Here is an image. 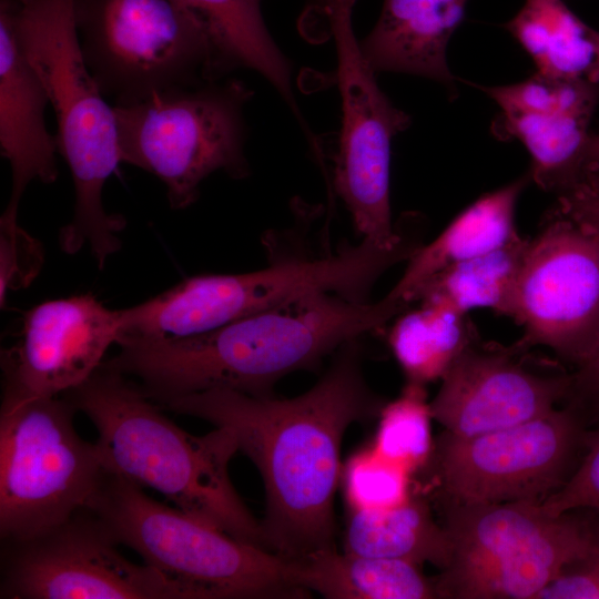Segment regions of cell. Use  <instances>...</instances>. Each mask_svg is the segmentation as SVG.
<instances>
[{
	"mask_svg": "<svg viewBox=\"0 0 599 599\" xmlns=\"http://www.w3.org/2000/svg\"><path fill=\"white\" fill-rule=\"evenodd\" d=\"M322 378L277 399L231 389L166 398L163 409L229 428L265 487L267 550L288 560L334 549V495L347 428L378 417L385 402L366 383L358 338L344 344Z\"/></svg>",
	"mask_w": 599,
	"mask_h": 599,
	"instance_id": "1",
	"label": "cell"
},
{
	"mask_svg": "<svg viewBox=\"0 0 599 599\" xmlns=\"http://www.w3.org/2000/svg\"><path fill=\"white\" fill-rule=\"evenodd\" d=\"M398 312L386 296L355 302L315 292L200 335L121 337L119 353L103 364L136 379L155 403L209 389L272 396L278 379L317 367L326 355L385 326Z\"/></svg>",
	"mask_w": 599,
	"mask_h": 599,
	"instance_id": "2",
	"label": "cell"
},
{
	"mask_svg": "<svg viewBox=\"0 0 599 599\" xmlns=\"http://www.w3.org/2000/svg\"><path fill=\"white\" fill-rule=\"evenodd\" d=\"M62 395L94 425L108 473L151 488L187 515L267 550L261 521L231 481L229 465L238 445L229 428L215 427L203 436L185 432L138 383L103 363Z\"/></svg>",
	"mask_w": 599,
	"mask_h": 599,
	"instance_id": "3",
	"label": "cell"
},
{
	"mask_svg": "<svg viewBox=\"0 0 599 599\" xmlns=\"http://www.w3.org/2000/svg\"><path fill=\"white\" fill-rule=\"evenodd\" d=\"M18 41L39 74L55 121L58 153L68 164L74 186L71 221L59 232L68 254L89 246L102 268L121 248L125 219L103 205V187L122 162L113 105H109L79 42L73 0H4Z\"/></svg>",
	"mask_w": 599,
	"mask_h": 599,
	"instance_id": "4",
	"label": "cell"
},
{
	"mask_svg": "<svg viewBox=\"0 0 599 599\" xmlns=\"http://www.w3.org/2000/svg\"><path fill=\"white\" fill-rule=\"evenodd\" d=\"M119 545L185 589L192 599H300L309 593L291 561L238 540L105 474L88 506Z\"/></svg>",
	"mask_w": 599,
	"mask_h": 599,
	"instance_id": "5",
	"label": "cell"
},
{
	"mask_svg": "<svg viewBox=\"0 0 599 599\" xmlns=\"http://www.w3.org/2000/svg\"><path fill=\"white\" fill-rule=\"evenodd\" d=\"M586 512L551 515L535 501H445L451 557L434 578L438 598L537 599L595 542L599 521Z\"/></svg>",
	"mask_w": 599,
	"mask_h": 599,
	"instance_id": "6",
	"label": "cell"
},
{
	"mask_svg": "<svg viewBox=\"0 0 599 599\" xmlns=\"http://www.w3.org/2000/svg\"><path fill=\"white\" fill-rule=\"evenodd\" d=\"M252 97L244 82L220 79L113 105L121 161L155 175L173 210L186 209L212 173L248 175L244 111Z\"/></svg>",
	"mask_w": 599,
	"mask_h": 599,
	"instance_id": "7",
	"label": "cell"
},
{
	"mask_svg": "<svg viewBox=\"0 0 599 599\" xmlns=\"http://www.w3.org/2000/svg\"><path fill=\"white\" fill-rule=\"evenodd\" d=\"M73 10L84 62L113 105L220 80L205 24L172 0H73Z\"/></svg>",
	"mask_w": 599,
	"mask_h": 599,
	"instance_id": "8",
	"label": "cell"
},
{
	"mask_svg": "<svg viewBox=\"0 0 599 599\" xmlns=\"http://www.w3.org/2000/svg\"><path fill=\"white\" fill-rule=\"evenodd\" d=\"M64 396L2 399L0 537L32 538L88 506L106 469Z\"/></svg>",
	"mask_w": 599,
	"mask_h": 599,
	"instance_id": "9",
	"label": "cell"
},
{
	"mask_svg": "<svg viewBox=\"0 0 599 599\" xmlns=\"http://www.w3.org/2000/svg\"><path fill=\"white\" fill-rule=\"evenodd\" d=\"M356 1L324 0L342 102L333 185L363 240L389 248L400 243L407 227V221L403 225L392 221V141L409 126L410 118L390 102L362 53L353 26Z\"/></svg>",
	"mask_w": 599,
	"mask_h": 599,
	"instance_id": "10",
	"label": "cell"
},
{
	"mask_svg": "<svg viewBox=\"0 0 599 599\" xmlns=\"http://www.w3.org/2000/svg\"><path fill=\"white\" fill-rule=\"evenodd\" d=\"M590 426L571 406L507 428L460 437L446 430L432 456L445 501L544 502L570 478Z\"/></svg>",
	"mask_w": 599,
	"mask_h": 599,
	"instance_id": "11",
	"label": "cell"
},
{
	"mask_svg": "<svg viewBox=\"0 0 599 599\" xmlns=\"http://www.w3.org/2000/svg\"><path fill=\"white\" fill-rule=\"evenodd\" d=\"M2 545L1 599H192L160 571L123 556L88 507L32 538Z\"/></svg>",
	"mask_w": 599,
	"mask_h": 599,
	"instance_id": "12",
	"label": "cell"
},
{
	"mask_svg": "<svg viewBox=\"0 0 599 599\" xmlns=\"http://www.w3.org/2000/svg\"><path fill=\"white\" fill-rule=\"evenodd\" d=\"M526 348L546 346L577 367L599 335V226L559 210L529 240L511 317Z\"/></svg>",
	"mask_w": 599,
	"mask_h": 599,
	"instance_id": "13",
	"label": "cell"
},
{
	"mask_svg": "<svg viewBox=\"0 0 599 599\" xmlns=\"http://www.w3.org/2000/svg\"><path fill=\"white\" fill-rule=\"evenodd\" d=\"M348 277L347 264L337 254L287 260L243 274L193 276L120 309V338L200 335L311 293H339Z\"/></svg>",
	"mask_w": 599,
	"mask_h": 599,
	"instance_id": "14",
	"label": "cell"
},
{
	"mask_svg": "<svg viewBox=\"0 0 599 599\" xmlns=\"http://www.w3.org/2000/svg\"><path fill=\"white\" fill-rule=\"evenodd\" d=\"M517 342L474 341L444 375L430 402L446 432L476 436L544 416L562 404L570 373Z\"/></svg>",
	"mask_w": 599,
	"mask_h": 599,
	"instance_id": "15",
	"label": "cell"
},
{
	"mask_svg": "<svg viewBox=\"0 0 599 599\" xmlns=\"http://www.w3.org/2000/svg\"><path fill=\"white\" fill-rule=\"evenodd\" d=\"M121 332L120 309L90 294L34 306L18 343L1 353L2 399L51 397L78 387L102 365Z\"/></svg>",
	"mask_w": 599,
	"mask_h": 599,
	"instance_id": "16",
	"label": "cell"
},
{
	"mask_svg": "<svg viewBox=\"0 0 599 599\" xmlns=\"http://www.w3.org/2000/svg\"><path fill=\"white\" fill-rule=\"evenodd\" d=\"M48 92L23 52L8 3L0 0V150L11 169V192L1 220L18 221L20 201L33 181L59 174L55 136L44 121Z\"/></svg>",
	"mask_w": 599,
	"mask_h": 599,
	"instance_id": "17",
	"label": "cell"
},
{
	"mask_svg": "<svg viewBox=\"0 0 599 599\" xmlns=\"http://www.w3.org/2000/svg\"><path fill=\"white\" fill-rule=\"evenodd\" d=\"M468 0H384L378 20L359 41L377 72L419 75L455 91L447 62L448 43L460 26Z\"/></svg>",
	"mask_w": 599,
	"mask_h": 599,
	"instance_id": "18",
	"label": "cell"
},
{
	"mask_svg": "<svg viewBox=\"0 0 599 599\" xmlns=\"http://www.w3.org/2000/svg\"><path fill=\"white\" fill-rule=\"evenodd\" d=\"M530 180L528 172L460 212L435 240L410 255L404 274L386 296L404 312L446 270L517 235L516 205Z\"/></svg>",
	"mask_w": 599,
	"mask_h": 599,
	"instance_id": "19",
	"label": "cell"
},
{
	"mask_svg": "<svg viewBox=\"0 0 599 599\" xmlns=\"http://www.w3.org/2000/svg\"><path fill=\"white\" fill-rule=\"evenodd\" d=\"M205 24L216 57V74L243 68L263 78L278 92L296 118L292 65L271 35L262 12L263 0H172Z\"/></svg>",
	"mask_w": 599,
	"mask_h": 599,
	"instance_id": "20",
	"label": "cell"
},
{
	"mask_svg": "<svg viewBox=\"0 0 599 599\" xmlns=\"http://www.w3.org/2000/svg\"><path fill=\"white\" fill-rule=\"evenodd\" d=\"M296 583L332 599L438 598L435 580L422 566L400 559L366 557L335 548L291 560Z\"/></svg>",
	"mask_w": 599,
	"mask_h": 599,
	"instance_id": "21",
	"label": "cell"
},
{
	"mask_svg": "<svg viewBox=\"0 0 599 599\" xmlns=\"http://www.w3.org/2000/svg\"><path fill=\"white\" fill-rule=\"evenodd\" d=\"M349 554L400 559L445 569L451 545L443 524H437L428 504L412 496L403 504L378 510H351L345 535Z\"/></svg>",
	"mask_w": 599,
	"mask_h": 599,
	"instance_id": "22",
	"label": "cell"
},
{
	"mask_svg": "<svg viewBox=\"0 0 599 599\" xmlns=\"http://www.w3.org/2000/svg\"><path fill=\"white\" fill-rule=\"evenodd\" d=\"M505 28L532 59L537 72L589 80L599 50V32L564 0H525Z\"/></svg>",
	"mask_w": 599,
	"mask_h": 599,
	"instance_id": "23",
	"label": "cell"
},
{
	"mask_svg": "<svg viewBox=\"0 0 599 599\" xmlns=\"http://www.w3.org/2000/svg\"><path fill=\"white\" fill-rule=\"evenodd\" d=\"M590 120L581 114L500 111L494 131L500 138L519 140L531 158V180L560 196L582 174Z\"/></svg>",
	"mask_w": 599,
	"mask_h": 599,
	"instance_id": "24",
	"label": "cell"
},
{
	"mask_svg": "<svg viewBox=\"0 0 599 599\" xmlns=\"http://www.w3.org/2000/svg\"><path fill=\"white\" fill-rule=\"evenodd\" d=\"M479 333L468 314L435 302L420 301L396 316L389 347L407 383L426 386L441 379Z\"/></svg>",
	"mask_w": 599,
	"mask_h": 599,
	"instance_id": "25",
	"label": "cell"
},
{
	"mask_svg": "<svg viewBox=\"0 0 599 599\" xmlns=\"http://www.w3.org/2000/svg\"><path fill=\"white\" fill-rule=\"evenodd\" d=\"M529 238L519 234L508 242L465 260L437 276L418 301H435L468 314L490 308L511 317L519 273Z\"/></svg>",
	"mask_w": 599,
	"mask_h": 599,
	"instance_id": "26",
	"label": "cell"
},
{
	"mask_svg": "<svg viewBox=\"0 0 599 599\" xmlns=\"http://www.w3.org/2000/svg\"><path fill=\"white\" fill-rule=\"evenodd\" d=\"M378 418L372 445L378 454L412 474L430 461L433 416L424 385L406 382L400 395L385 403Z\"/></svg>",
	"mask_w": 599,
	"mask_h": 599,
	"instance_id": "27",
	"label": "cell"
},
{
	"mask_svg": "<svg viewBox=\"0 0 599 599\" xmlns=\"http://www.w3.org/2000/svg\"><path fill=\"white\" fill-rule=\"evenodd\" d=\"M479 89L500 111L592 116L599 100V88L588 79H562L539 72L509 85H479Z\"/></svg>",
	"mask_w": 599,
	"mask_h": 599,
	"instance_id": "28",
	"label": "cell"
},
{
	"mask_svg": "<svg viewBox=\"0 0 599 599\" xmlns=\"http://www.w3.org/2000/svg\"><path fill=\"white\" fill-rule=\"evenodd\" d=\"M412 473L385 458L372 446L347 460L343 471L345 497L351 510L396 507L410 496Z\"/></svg>",
	"mask_w": 599,
	"mask_h": 599,
	"instance_id": "29",
	"label": "cell"
},
{
	"mask_svg": "<svg viewBox=\"0 0 599 599\" xmlns=\"http://www.w3.org/2000/svg\"><path fill=\"white\" fill-rule=\"evenodd\" d=\"M41 243L19 226L18 221L0 219V303L8 293L28 287L43 265Z\"/></svg>",
	"mask_w": 599,
	"mask_h": 599,
	"instance_id": "30",
	"label": "cell"
},
{
	"mask_svg": "<svg viewBox=\"0 0 599 599\" xmlns=\"http://www.w3.org/2000/svg\"><path fill=\"white\" fill-rule=\"evenodd\" d=\"M541 504L551 515L590 510L599 521V424L589 429L585 453L570 478Z\"/></svg>",
	"mask_w": 599,
	"mask_h": 599,
	"instance_id": "31",
	"label": "cell"
},
{
	"mask_svg": "<svg viewBox=\"0 0 599 599\" xmlns=\"http://www.w3.org/2000/svg\"><path fill=\"white\" fill-rule=\"evenodd\" d=\"M537 599H599V534L588 552L566 567Z\"/></svg>",
	"mask_w": 599,
	"mask_h": 599,
	"instance_id": "32",
	"label": "cell"
},
{
	"mask_svg": "<svg viewBox=\"0 0 599 599\" xmlns=\"http://www.w3.org/2000/svg\"><path fill=\"white\" fill-rule=\"evenodd\" d=\"M562 404L575 408L589 426L599 424V335L587 358L570 373Z\"/></svg>",
	"mask_w": 599,
	"mask_h": 599,
	"instance_id": "33",
	"label": "cell"
},
{
	"mask_svg": "<svg viewBox=\"0 0 599 599\" xmlns=\"http://www.w3.org/2000/svg\"><path fill=\"white\" fill-rule=\"evenodd\" d=\"M557 209L579 222L599 226V189L578 187L559 197Z\"/></svg>",
	"mask_w": 599,
	"mask_h": 599,
	"instance_id": "34",
	"label": "cell"
},
{
	"mask_svg": "<svg viewBox=\"0 0 599 599\" xmlns=\"http://www.w3.org/2000/svg\"><path fill=\"white\" fill-rule=\"evenodd\" d=\"M596 169H599V133H591L586 150V161L582 174Z\"/></svg>",
	"mask_w": 599,
	"mask_h": 599,
	"instance_id": "35",
	"label": "cell"
},
{
	"mask_svg": "<svg viewBox=\"0 0 599 599\" xmlns=\"http://www.w3.org/2000/svg\"><path fill=\"white\" fill-rule=\"evenodd\" d=\"M589 81L599 88V50L596 58V62L589 75Z\"/></svg>",
	"mask_w": 599,
	"mask_h": 599,
	"instance_id": "36",
	"label": "cell"
},
{
	"mask_svg": "<svg viewBox=\"0 0 599 599\" xmlns=\"http://www.w3.org/2000/svg\"><path fill=\"white\" fill-rule=\"evenodd\" d=\"M586 186L599 189V173H597L596 175H593V176L586 183Z\"/></svg>",
	"mask_w": 599,
	"mask_h": 599,
	"instance_id": "37",
	"label": "cell"
},
{
	"mask_svg": "<svg viewBox=\"0 0 599 599\" xmlns=\"http://www.w3.org/2000/svg\"><path fill=\"white\" fill-rule=\"evenodd\" d=\"M322 1H324V0H322Z\"/></svg>",
	"mask_w": 599,
	"mask_h": 599,
	"instance_id": "38",
	"label": "cell"
}]
</instances>
